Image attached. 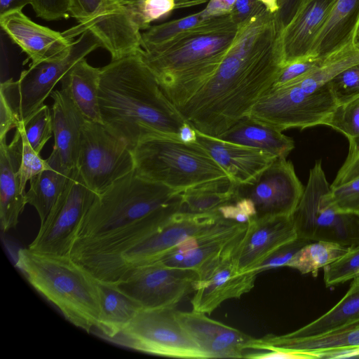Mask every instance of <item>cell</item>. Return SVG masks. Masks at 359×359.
Instances as JSON below:
<instances>
[{
	"mask_svg": "<svg viewBox=\"0 0 359 359\" xmlns=\"http://www.w3.org/2000/svg\"><path fill=\"white\" fill-rule=\"evenodd\" d=\"M282 30L264 8L238 25L209 81L177 110L196 130L215 137L247 116L283 67Z\"/></svg>",
	"mask_w": 359,
	"mask_h": 359,
	"instance_id": "1",
	"label": "cell"
},
{
	"mask_svg": "<svg viewBox=\"0 0 359 359\" xmlns=\"http://www.w3.org/2000/svg\"><path fill=\"white\" fill-rule=\"evenodd\" d=\"M182 192L134 170L97 194L81 222L70 257L79 262L128 250L160 226L161 212L182 203Z\"/></svg>",
	"mask_w": 359,
	"mask_h": 359,
	"instance_id": "2",
	"label": "cell"
},
{
	"mask_svg": "<svg viewBox=\"0 0 359 359\" xmlns=\"http://www.w3.org/2000/svg\"><path fill=\"white\" fill-rule=\"evenodd\" d=\"M98 97L102 124L131 150L149 136L179 138L186 122L139 52L100 68Z\"/></svg>",
	"mask_w": 359,
	"mask_h": 359,
	"instance_id": "3",
	"label": "cell"
},
{
	"mask_svg": "<svg viewBox=\"0 0 359 359\" xmlns=\"http://www.w3.org/2000/svg\"><path fill=\"white\" fill-rule=\"evenodd\" d=\"M238 25L230 14L214 18L156 48L139 53L178 109L214 75Z\"/></svg>",
	"mask_w": 359,
	"mask_h": 359,
	"instance_id": "4",
	"label": "cell"
},
{
	"mask_svg": "<svg viewBox=\"0 0 359 359\" xmlns=\"http://www.w3.org/2000/svg\"><path fill=\"white\" fill-rule=\"evenodd\" d=\"M358 62L359 46L354 44L345 48L327 57L307 74L270 87L247 116L280 131L324 125L338 105L328 82Z\"/></svg>",
	"mask_w": 359,
	"mask_h": 359,
	"instance_id": "5",
	"label": "cell"
},
{
	"mask_svg": "<svg viewBox=\"0 0 359 359\" xmlns=\"http://www.w3.org/2000/svg\"><path fill=\"white\" fill-rule=\"evenodd\" d=\"M16 266L29 283L75 326L90 332L100 314L98 281L69 255L20 249Z\"/></svg>",
	"mask_w": 359,
	"mask_h": 359,
	"instance_id": "6",
	"label": "cell"
},
{
	"mask_svg": "<svg viewBox=\"0 0 359 359\" xmlns=\"http://www.w3.org/2000/svg\"><path fill=\"white\" fill-rule=\"evenodd\" d=\"M132 151L135 170L140 176L177 191L230 179L196 142L185 143L172 136L151 135L139 142Z\"/></svg>",
	"mask_w": 359,
	"mask_h": 359,
	"instance_id": "7",
	"label": "cell"
},
{
	"mask_svg": "<svg viewBox=\"0 0 359 359\" xmlns=\"http://www.w3.org/2000/svg\"><path fill=\"white\" fill-rule=\"evenodd\" d=\"M320 160L310 170L302 196L291 215L297 238L348 248L359 245V215L337 211L328 202L330 190Z\"/></svg>",
	"mask_w": 359,
	"mask_h": 359,
	"instance_id": "8",
	"label": "cell"
},
{
	"mask_svg": "<svg viewBox=\"0 0 359 359\" xmlns=\"http://www.w3.org/2000/svg\"><path fill=\"white\" fill-rule=\"evenodd\" d=\"M69 15L78 24L62 32L72 41L86 31L92 32L111 60L138 53L142 33L127 8L116 0H69Z\"/></svg>",
	"mask_w": 359,
	"mask_h": 359,
	"instance_id": "9",
	"label": "cell"
},
{
	"mask_svg": "<svg viewBox=\"0 0 359 359\" xmlns=\"http://www.w3.org/2000/svg\"><path fill=\"white\" fill-rule=\"evenodd\" d=\"M174 309H142L109 341L156 355L208 358L182 327Z\"/></svg>",
	"mask_w": 359,
	"mask_h": 359,
	"instance_id": "10",
	"label": "cell"
},
{
	"mask_svg": "<svg viewBox=\"0 0 359 359\" xmlns=\"http://www.w3.org/2000/svg\"><path fill=\"white\" fill-rule=\"evenodd\" d=\"M102 44L90 31L82 33L72 42L69 53L63 58L42 62L21 72L18 81L2 82V90L15 111L20 121H24L39 109L55 86L80 60Z\"/></svg>",
	"mask_w": 359,
	"mask_h": 359,
	"instance_id": "11",
	"label": "cell"
},
{
	"mask_svg": "<svg viewBox=\"0 0 359 359\" xmlns=\"http://www.w3.org/2000/svg\"><path fill=\"white\" fill-rule=\"evenodd\" d=\"M76 169L97 194L135 170L132 150L101 123L86 120L81 132Z\"/></svg>",
	"mask_w": 359,
	"mask_h": 359,
	"instance_id": "12",
	"label": "cell"
},
{
	"mask_svg": "<svg viewBox=\"0 0 359 359\" xmlns=\"http://www.w3.org/2000/svg\"><path fill=\"white\" fill-rule=\"evenodd\" d=\"M97 194L82 180L76 168L28 248L36 252L69 255L81 222Z\"/></svg>",
	"mask_w": 359,
	"mask_h": 359,
	"instance_id": "13",
	"label": "cell"
},
{
	"mask_svg": "<svg viewBox=\"0 0 359 359\" xmlns=\"http://www.w3.org/2000/svg\"><path fill=\"white\" fill-rule=\"evenodd\" d=\"M223 219L217 211L175 213L158 230L124 252L100 282L115 285L130 270L157 261L186 239L210 229Z\"/></svg>",
	"mask_w": 359,
	"mask_h": 359,
	"instance_id": "14",
	"label": "cell"
},
{
	"mask_svg": "<svg viewBox=\"0 0 359 359\" xmlns=\"http://www.w3.org/2000/svg\"><path fill=\"white\" fill-rule=\"evenodd\" d=\"M198 272L167 266L158 261L134 268L116 283L142 309L175 308L194 291Z\"/></svg>",
	"mask_w": 359,
	"mask_h": 359,
	"instance_id": "15",
	"label": "cell"
},
{
	"mask_svg": "<svg viewBox=\"0 0 359 359\" xmlns=\"http://www.w3.org/2000/svg\"><path fill=\"white\" fill-rule=\"evenodd\" d=\"M304 189L292 163L286 158H276L252 180L235 184L234 198L250 200L257 217L290 216Z\"/></svg>",
	"mask_w": 359,
	"mask_h": 359,
	"instance_id": "16",
	"label": "cell"
},
{
	"mask_svg": "<svg viewBox=\"0 0 359 359\" xmlns=\"http://www.w3.org/2000/svg\"><path fill=\"white\" fill-rule=\"evenodd\" d=\"M242 234L198 271L190 301L194 311L210 314L226 300L240 298L254 287L257 273L239 272L233 259L234 248Z\"/></svg>",
	"mask_w": 359,
	"mask_h": 359,
	"instance_id": "17",
	"label": "cell"
},
{
	"mask_svg": "<svg viewBox=\"0 0 359 359\" xmlns=\"http://www.w3.org/2000/svg\"><path fill=\"white\" fill-rule=\"evenodd\" d=\"M297 237L291 215L252 217L234 248L238 271H252L275 250Z\"/></svg>",
	"mask_w": 359,
	"mask_h": 359,
	"instance_id": "18",
	"label": "cell"
},
{
	"mask_svg": "<svg viewBox=\"0 0 359 359\" xmlns=\"http://www.w3.org/2000/svg\"><path fill=\"white\" fill-rule=\"evenodd\" d=\"M182 327L208 358H245L255 338L208 317L205 313L176 311Z\"/></svg>",
	"mask_w": 359,
	"mask_h": 359,
	"instance_id": "19",
	"label": "cell"
},
{
	"mask_svg": "<svg viewBox=\"0 0 359 359\" xmlns=\"http://www.w3.org/2000/svg\"><path fill=\"white\" fill-rule=\"evenodd\" d=\"M0 25L32 60L30 65L63 58L71 50L73 41L62 33L33 22L22 11L0 15Z\"/></svg>",
	"mask_w": 359,
	"mask_h": 359,
	"instance_id": "20",
	"label": "cell"
},
{
	"mask_svg": "<svg viewBox=\"0 0 359 359\" xmlns=\"http://www.w3.org/2000/svg\"><path fill=\"white\" fill-rule=\"evenodd\" d=\"M247 224L224 219L210 229L186 239L157 261L167 266L198 272L207 262L241 236Z\"/></svg>",
	"mask_w": 359,
	"mask_h": 359,
	"instance_id": "21",
	"label": "cell"
},
{
	"mask_svg": "<svg viewBox=\"0 0 359 359\" xmlns=\"http://www.w3.org/2000/svg\"><path fill=\"white\" fill-rule=\"evenodd\" d=\"M196 131V142L227 172L235 184L252 180L276 158L262 150Z\"/></svg>",
	"mask_w": 359,
	"mask_h": 359,
	"instance_id": "22",
	"label": "cell"
},
{
	"mask_svg": "<svg viewBox=\"0 0 359 359\" xmlns=\"http://www.w3.org/2000/svg\"><path fill=\"white\" fill-rule=\"evenodd\" d=\"M337 0H306L281 33L284 65L311 56L314 43Z\"/></svg>",
	"mask_w": 359,
	"mask_h": 359,
	"instance_id": "23",
	"label": "cell"
},
{
	"mask_svg": "<svg viewBox=\"0 0 359 359\" xmlns=\"http://www.w3.org/2000/svg\"><path fill=\"white\" fill-rule=\"evenodd\" d=\"M52 106L53 149L51 152L68 170L76 167L80 140L86 118L67 93L62 89L50 93Z\"/></svg>",
	"mask_w": 359,
	"mask_h": 359,
	"instance_id": "24",
	"label": "cell"
},
{
	"mask_svg": "<svg viewBox=\"0 0 359 359\" xmlns=\"http://www.w3.org/2000/svg\"><path fill=\"white\" fill-rule=\"evenodd\" d=\"M21 149L18 129L9 144L6 140L0 141V222L3 231L16 227L27 204L26 192L20 188L18 175Z\"/></svg>",
	"mask_w": 359,
	"mask_h": 359,
	"instance_id": "25",
	"label": "cell"
},
{
	"mask_svg": "<svg viewBox=\"0 0 359 359\" xmlns=\"http://www.w3.org/2000/svg\"><path fill=\"white\" fill-rule=\"evenodd\" d=\"M358 348L359 321L307 337L290 338L284 335L267 334L255 339L252 345L253 350H284L310 353L313 355L320 352Z\"/></svg>",
	"mask_w": 359,
	"mask_h": 359,
	"instance_id": "26",
	"label": "cell"
},
{
	"mask_svg": "<svg viewBox=\"0 0 359 359\" xmlns=\"http://www.w3.org/2000/svg\"><path fill=\"white\" fill-rule=\"evenodd\" d=\"M359 0H337L314 43L311 56L326 58L354 45Z\"/></svg>",
	"mask_w": 359,
	"mask_h": 359,
	"instance_id": "27",
	"label": "cell"
},
{
	"mask_svg": "<svg viewBox=\"0 0 359 359\" xmlns=\"http://www.w3.org/2000/svg\"><path fill=\"white\" fill-rule=\"evenodd\" d=\"M217 138L258 149L276 158H286L294 148L293 140L282 131L248 116L238 121Z\"/></svg>",
	"mask_w": 359,
	"mask_h": 359,
	"instance_id": "28",
	"label": "cell"
},
{
	"mask_svg": "<svg viewBox=\"0 0 359 359\" xmlns=\"http://www.w3.org/2000/svg\"><path fill=\"white\" fill-rule=\"evenodd\" d=\"M64 90L86 120L102 123L99 106L100 68L89 65L86 58L77 62L63 76Z\"/></svg>",
	"mask_w": 359,
	"mask_h": 359,
	"instance_id": "29",
	"label": "cell"
},
{
	"mask_svg": "<svg viewBox=\"0 0 359 359\" xmlns=\"http://www.w3.org/2000/svg\"><path fill=\"white\" fill-rule=\"evenodd\" d=\"M100 314L96 329L110 340L123 330L142 310L133 299L115 285L98 282Z\"/></svg>",
	"mask_w": 359,
	"mask_h": 359,
	"instance_id": "30",
	"label": "cell"
},
{
	"mask_svg": "<svg viewBox=\"0 0 359 359\" xmlns=\"http://www.w3.org/2000/svg\"><path fill=\"white\" fill-rule=\"evenodd\" d=\"M46 160L50 168L29 180V189L25 194L27 204L36 209L41 224L46 220L73 170L65 169L53 154Z\"/></svg>",
	"mask_w": 359,
	"mask_h": 359,
	"instance_id": "31",
	"label": "cell"
},
{
	"mask_svg": "<svg viewBox=\"0 0 359 359\" xmlns=\"http://www.w3.org/2000/svg\"><path fill=\"white\" fill-rule=\"evenodd\" d=\"M359 321V278L353 279L346 294L325 314L292 332L290 338L315 336Z\"/></svg>",
	"mask_w": 359,
	"mask_h": 359,
	"instance_id": "32",
	"label": "cell"
},
{
	"mask_svg": "<svg viewBox=\"0 0 359 359\" xmlns=\"http://www.w3.org/2000/svg\"><path fill=\"white\" fill-rule=\"evenodd\" d=\"M235 183L230 179L215 181L182 192L180 212L204 214L217 212L234 198Z\"/></svg>",
	"mask_w": 359,
	"mask_h": 359,
	"instance_id": "33",
	"label": "cell"
},
{
	"mask_svg": "<svg viewBox=\"0 0 359 359\" xmlns=\"http://www.w3.org/2000/svg\"><path fill=\"white\" fill-rule=\"evenodd\" d=\"M351 248L328 241H311L302 247L289 262L287 266L301 273H311L317 276L320 268L334 262Z\"/></svg>",
	"mask_w": 359,
	"mask_h": 359,
	"instance_id": "34",
	"label": "cell"
},
{
	"mask_svg": "<svg viewBox=\"0 0 359 359\" xmlns=\"http://www.w3.org/2000/svg\"><path fill=\"white\" fill-rule=\"evenodd\" d=\"M208 20L210 19L201 10L185 17L150 26L142 33V48L148 50L165 44Z\"/></svg>",
	"mask_w": 359,
	"mask_h": 359,
	"instance_id": "35",
	"label": "cell"
},
{
	"mask_svg": "<svg viewBox=\"0 0 359 359\" xmlns=\"http://www.w3.org/2000/svg\"><path fill=\"white\" fill-rule=\"evenodd\" d=\"M323 126L342 133L348 140V154L359 151V96L339 104Z\"/></svg>",
	"mask_w": 359,
	"mask_h": 359,
	"instance_id": "36",
	"label": "cell"
},
{
	"mask_svg": "<svg viewBox=\"0 0 359 359\" xmlns=\"http://www.w3.org/2000/svg\"><path fill=\"white\" fill-rule=\"evenodd\" d=\"M22 123L29 144L35 151L40 154L44 145L53 134V118L49 107L42 105Z\"/></svg>",
	"mask_w": 359,
	"mask_h": 359,
	"instance_id": "37",
	"label": "cell"
},
{
	"mask_svg": "<svg viewBox=\"0 0 359 359\" xmlns=\"http://www.w3.org/2000/svg\"><path fill=\"white\" fill-rule=\"evenodd\" d=\"M140 30L176 9L175 0H140L125 6Z\"/></svg>",
	"mask_w": 359,
	"mask_h": 359,
	"instance_id": "38",
	"label": "cell"
},
{
	"mask_svg": "<svg viewBox=\"0 0 359 359\" xmlns=\"http://www.w3.org/2000/svg\"><path fill=\"white\" fill-rule=\"evenodd\" d=\"M323 269L327 287L359 278V245Z\"/></svg>",
	"mask_w": 359,
	"mask_h": 359,
	"instance_id": "39",
	"label": "cell"
},
{
	"mask_svg": "<svg viewBox=\"0 0 359 359\" xmlns=\"http://www.w3.org/2000/svg\"><path fill=\"white\" fill-rule=\"evenodd\" d=\"M16 129L20 133L22 139V149L20 163L18 175L20 181V188L25 192V187L28 180L44 170L49 169L50 165L43 160L40 154L36 153L29 144L24 129L22 121H20Z\"/></svg>",
	"mask_w": 359,
	"mask_h": 359,
	"instance_id": "40",
	"label": "cell"
},
{
	"mask_svg": "<svg viewBox=\"0 0 359 359\" xmlns=\"http://www.w3.org/2000/svg\"><path fill=\"white\" fill-rule=\"evenodd\" d=\"M327 199L337 211L359 215V176L331 187Z\"/></svg>",
	"mask_w": 359,
	"mask_h": 359,
	"instance_id": "41",
	"label": "cell"
},
{
	"mask_svg": "<svg viewBox=\"0 0 359 359\" xmlns=\"http://www.w3.org/2000/svg\"><path fill=\"white\" fill-rule=\"evenodd\" d=\"M339 104L359 96V62L339 72L329 82Z\"/></svg>",
	"mask_w": 359,
	"mask_h": 359,
	"instance_id": "42",
	"label": "cell"
},
{
	"mask_svg": "<svg viewBox=\"0 0 359 359\" xmlns=\"http://www.w3.org/2000/svg\"><path fill=\"white\" fill-rule=\"evenodd\" d=\"M311 241L296 238L278 248L261 263H259L252 271L256 273L276 269L280 266H287L294 255Z\"/></svg>",
	"mask_w": 359,
	"mask_h": 359,
	"instance_id": "43",
	"label": "cell"
},
{
	"mask_svg": "<svg viewBox=\"0 0 359 359\" xmlns=\"http://www.w3.org/2000/svg\"><path fill=\"white\" fill-rule=\"evenodd\" d=\"M326 58L309 56L283 65L273 86H282L307 74L321 65Z\"/></svg>",
	"mask_w": 359,
	"mask_h": 359,
	"instance_id": "44",
	"label": "cell"
},
{
	"mask_svg": "<svg viewBox=\"0 0 359 359\" xmlns=\"http://www.w3.org/2000/svg\"><path fill=\"white\" fill-rule=\"evenodd\" d=\"M217 212L225 219L243 224H248L252 217L256 216V210L252 202L244 198H234L231 202L221 206Z\"/></svg>",
	"mask_w": 359,
	"mask_h": 359,
	"instance_id": "45",
	"label": "cell"
},
{
	"mask_svg": "<svg viewBox=\"0 0 359 359\" xmlns=\"http://www.w3.org/2000/svg\"><path fill=\"white\" fill-rule=\"evenodd\" d=\"M31 6L37 17L47 21L69 16V0H32Z\"/></svg>",
	"mask_w": 359,
	"mask_h": 359,
	"instance_id": "46",
	"label": "cell"
},
{
	"mask_svg": "<svg viewBox=\"0 0 359 359\" xmlns=\"http://www.w3.org/2000/svg\"><path fill=\"white\" fill-rule=\"evenodd\" d=\"M0 141L6 140L7 133L20 123L19 118L7 97L0 90Z\"/></svg>",
	"mask_w": 359,
	"mask_h": 359,
	"instance_id": "47",
	"label": "cell"
},
{
	"mask_svg": "<svg viewBox=\"0 0 359 359\" xmlns=\"http://www.w3.org/2000/svg\"><path fill=\"white\" fill-rule=\"evenodd\" d=\"M264 8L258 0H237L230 15L233 21L240 25Z\"/></svg>",
	"mask_w": 359,
	"mask_h": 359,
	"instance_id": "48",
	"label": "cell"
},
{
	"mask_svg": "<svg viewBox=\"0 0 359 359\" xmlns=\"http://www.w3.org/2000/svg\"><path fill=\"white\" fill-rule=\"evenodd\" d=\"M359 176V151L348 154V156L339 170L331 187H334L349 182Z\"/></svg>",
	"mask_w": 359,
	"mask_h": 359,
	"instance_id": "49",
	"label": "cell"
},
{
	"mask_svg": "<svg viewBox=\"0 0 359 359\" xmlns=\"http://www.w3.org/2000/svg\"><path fill=\"white\" fill-rule=\"evenodd\" d=\"M306 0H278L276 18L283 32L291 22Z\"/></svg>",
	"mask_w": 359,
	"mask_h": 359,
	"instance_id": "50",
	"label": "cell"
},
{
	"mask_svg": "<svg viewBox=\"0 0 359 359\" xmlns=\"http://www.w3.org/2000/svg\"><path fill=\"white\" fill-rule=\"evenodd\" d=\"M245 358L253 359H310L316 358V356L302 352L284 351V350H266V351L248 353Z\"/></svg>",
	"mask_w": 359,
	"mask_h": 359,
	"instance_id": "51",
	"label": "cell"
},
{
	"mask_svg": "<svg viewBox=\"0 0 359 359\" xmlns=\"http://www.w3.org/2000/svg\"><path fill=\"white\" fill-rule=\"evenodd\" d=\"M237 0H210L203 9L204 13L209 18L229 15Z\"/></svg>",
	"mask_w": 359,
	"mask_h": 359,
	"instance_id": "52",
	"label": "cell"
},
{
	"mask_svg": "<svg viewBox=\"0 0 359 359\" xmlns=\"http://www.w3.org/2000/svg\"><path fill=\"white\" fill-rule=\"evenodd\" d=\"M32 0H0V15L15 11H22L27 4H32Z\"/></svg>",
	"mask_w": 359,
	"mask_h": 359,
	"instance_id": "53",
	"label": "cell"
},
{
	"mask_svg": "<svg viewBox=\"0 0 359 359\" xmlns=\"http://www.w3.org/2000/svg\"><path fill=\"white\" fill-rule=\"evenodd\" d=\"M179 138L185 143L195 142H196V131L186 121L180 129Z\"/></svg>",
	"mask_w": 359,
	"mask_h": 359,
	"instance_id": "54",
	"label": "cell"
},
{
	"mask_svg": "<svg viewBox=\"0 0 359 359\" xmlns=\"http://www.w3.org/2000/svg\"><path fill=\"white\" fill-rule=\"evenodd\" d=\"M265 8L272 13H276L278 11V0H258Z\"/></svg>",
	"mask_w": 359,
	"mask_h": 359,
	"instance_id": "55",
	"label": "cell"
},
{
	"mask_svg": "<svg viewBox=\"0 0 359 359\" xmlns=\"http://www.w3.org/2000/svg\"><path fill=\"white\" fill-rule=\"evenodd\" d=\"M176 8H183L186 6H195L205 1V0H175Z\"/></svg>",
	"mask_w": 359,
	"mask_h": 359,
	"instance_id": "56",
	"label": "cell"
},
{
	"mask_svg": "<svg viewBox=\"0 0 359 359\" xmlns=\"http://www.w3.org/2000/svg\"><path fill=\"white\" fill-rule=\"evenodd\" d=\"M120 4L123 6H128L129 4H132L135 3L140 0H116Z\"/></svg>",
	"mask_w": 359,
	"mask_h": 359,
	"instance_id": "57",
	"label": "cell"
},
{
	"mask_svg": "<svg viewBox=\"0 0 359 359\" xmlns=\"http://www.w3.org/2000/svg\"><path fill=\"white\" fill-rule=\"evenodd\" d=\"M354 43H355V45L359 46V28H358V30L357 32V34H356V36L355 38Z\"/></svg>",
	"mask_w": 359,
	"mask_h": 359,
	"instance_id": "58",
	"label": "cell"
},
{
	"mask_svg": "<svg viewBox=\"0 0 359 359\" xmlns=\"http://www.w3.org/2000/svg\"></svg>",
	"mask_w": 359,
	"mask_h": 359,
	"instance_id": "59",
	"label": "cell"
}]
</instances>
